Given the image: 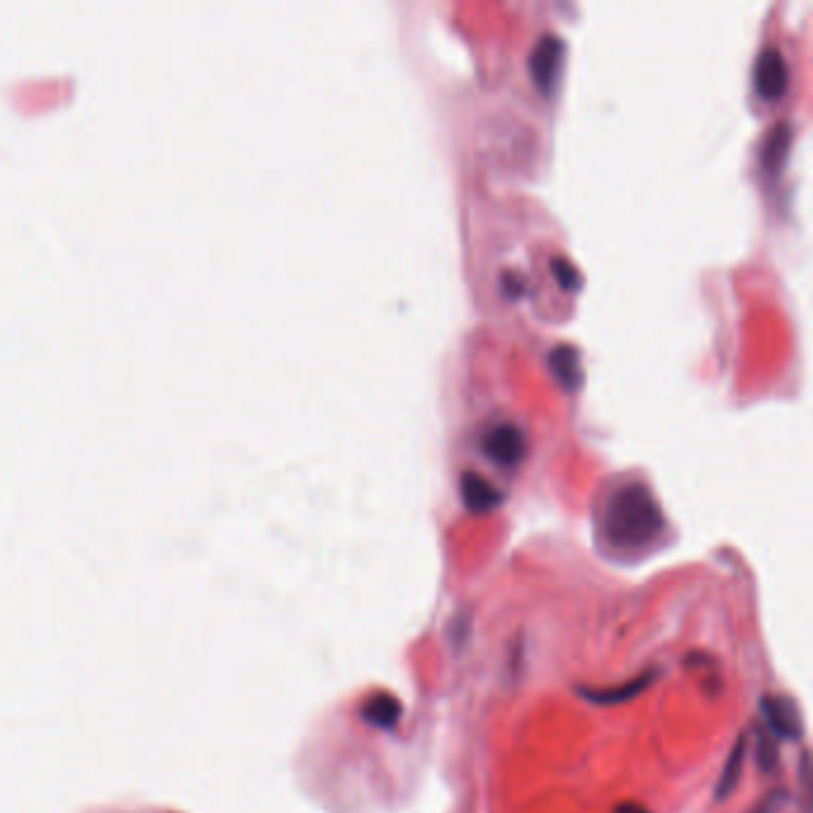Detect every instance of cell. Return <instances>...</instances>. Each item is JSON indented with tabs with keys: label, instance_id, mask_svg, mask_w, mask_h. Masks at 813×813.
I'll return each mask as SVG.
<instances>
[{
	"label": "cell",
	"instance_id": "3",
	"mask_svg": "<svg viewBox=\"0 0 813 813\" xmlns=\"http://www.w3.org/2000/svg\"><path fill=\"white\" fill-rule=\"evenodd\" d=\"M761 716L766 721V730L775 739L802 737V716H799V709L792 699L766 695L761 699Z\"/></svg>",
	"mask_w": 813,
	"mask_h": 813
},
{
	"label": "cell",
	"instance_id": "12",
	"mask_svg": "<svg viewBox=\"0 0 813 813\" xmlns=\"http://www.w3.org/2000/svg\"><path fill=\"white\" fill-rule=\"evenodd\" d=\"M785 792L783 790H775L771 792L768 797H763L761 802L751 809V813H778V809L785 804Z\"/></svg>",
	"mask_w": 813,
	"mask_h": 813
},
{
	"label": "cell",
	"instance_id": "8",
	"mask_svg": "<svg viewBox=\"0 0 813 813\" xmlns=\"http://www.w3.org/2000/svg\"><path fill=\"white\" fill-rule=\"evenodd\" d=\"M561 55H563V43L556 39V36H549V39H545L537 46V51L533 55V74L541 91H549L553 82H556Z\"/></svg>",
	"mask_w": 813,
	"mask_h": 813
},
{
	"label": "cell",
	"instance_id": "7",
	"mask_svg": "<svg viewBox=\"0 0 813 813\" xmlns=\"http://www.w3.org/2000/svg\"><path fill=\"white\" fill-rule=\"evenodd\" d=\"M461 495H463V503L467 511L473 513H489L499 509L501 503V491L489 483V479H485L483 475H475V473H465L463 479H461Z\"/></svg>",
	"mask_w": 813,
	"mask_h": 813
},
{
	"label": "cell",
	"instance_id": "1",
	"mask_svg": "<svg viewBox=\"0 0 813 813\" xmlns=\"http://www.w3.org/2000/svg\"><path fill=\"white\" fill-rule=\"evenodd\" d=\"M663 525V513L654 495L639 483H627L611 491L599 517L606 547L623 553H637L656 545Z\"/></svg>",
	"mask_w": 813,
	"mask_h": 813
},
{
	"label": "cell",
	"instance_id": "5",
	"mask_svg": "<svg viewBox=\"0 0 813 813\" xmlns=\"http://www.w3.org/2000/svg\"><path fill=\"white\" fill-rule=\"evenodd\" d=\"M656 671H647L642 675L633 677V680L627 683H621V685H613V687H580V695L583 699L591 701V704H599V706H615V704H623V701H633L635 697H639L642 692H647V689L651 687V683L656 680Z\"/></svg>",
	"mask_w": 813,
	"mask_h": 813
},
{
	"label": "cell",
	"instance_id": "10",
	"mask_svg": "<svg viewBox=\"0 0 813 813\" xmlns=\"http://www.w3.org/2000/svg\"><path fill=\"white\" fill-rule=\"evenodd\" d=\"M551 363H553V370H556L561 382H565V385H577V379H580V365H577V351L571 349V347H561L551 353Z\"/></svg>",
	"mask_w": 813,
	"mask_h": 813
},
{
	"label": "cell",
	"instance_id": "11",
	"mask_svg": "<svg viewBox=\"0 0 813 813\" xmlns=\"http://www.w3.org/2000/svg\"><path fill=\"white\" fill-rule=\"evenodd\" d=\"M756 759L763 771H773L778 766V739L763 728L756 733Z\"/></svg>",
	"mask_w": 813,
	"mask_h": 813
},
{
	"label": "cell",
	"instance_id": "9",
	"mask_svg": "<svg viewBox=\"0 0 813 813\" xmlns=\"http://www.w3.org/2000/svg\"><path fill=\"white\" fill-rule=\"evenodd\" d=\"M745 759H747V739L739 737L733 745L728 759H725V766L721 778L716 783V799L718 802H725L735 790L739 780H742V771H745Z\"/></svg>",
	"mask_w": 813,
	"mask_h": 813
},
{
	"label": "cell",
	"instance_id": "6",
	"mask_svg": "<svg viewBox=\"0 0 813 813\" xmlns=\"http://www.w3.org/2000/svg\"><path fill=\"white\" fill-rule=\"evenodd\" d=\"M361 718L367 725H373V728L393 730V728H399V723L403 718V704L399 701V697H393L389 692L370 695L361 706Z\"/></svg>",
	"mask_w": 813,
	"mask_h": 813
},
{
	"label": "cell",
	"instance_id": "2",
	"mask_svg": "<svg viewBox=\"0 0 813 813\" xmlns=\"http://www.w3.org/2000/svg\"><path fill=\"white\" fill-rule=\"evenodd\" d=\"M525 449H527V441H525L523 429L511 423L491 425L483 437V451L489 455V461H495L497 465H503V467L521 463Z\"/></svg>",
	"mask_w": 813,
	"mask_h": 813
},
{
	"label": "cell",
	"instance_id": "4",
	"mask_svg": "<svg viewBox=\"0 0 813 813\" xmlns=\"http://www.w3.org/2000/svg\"><path fill=\"white\" fill-rule=\"evenodd\" d=\"M787 77H790V70H787L783 53L775 48L761 51L754 65V86L763 101H778L787 89V82H790Z\"/></svg>",
	"mask_w": 813,
	"mask_h": 813
},
{
	"label": "cell",
	"instance_id": "13",
	"mask_svg": "<svg viewBox=\"0 0 813 813\" xmlns=\"http://www.w3.org/2000/svg\"><path fill=\"white\" fill-rule=\"evenodd\" d=\"M613 813H649V809L642 806V804H635V802H625L621 806H615Z\"/></svg>",
	"mask_w": 813,
	"mask_h": 813
}]
</instances>
